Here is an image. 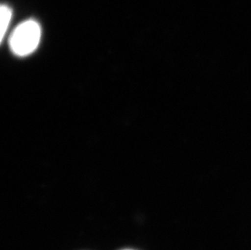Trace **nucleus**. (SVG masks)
I'll return each mask as SVG.
<instances>
[{"mask_svg":"<svg viewBox=\"0 0 251 250\" xmlns=\"http://www.w3.org/2000/svg\"><path fill=\"white\" fill-rule=\"evenodd\" d=\"M41 36L40 25L34 20H28L22 22L12 32L9 39L10 48L18 56H26L38 48Z\"/></svg>","mask_w":251,"mask_h":250,"instance_id":"obj_1","label":"nucleus"},{"mask_svg":"<svg viewBox=\"0 0 251 250\" xmlns=\"http://www.w3.org/2000/svg\"><path fill=\"white\" fill-rule=\"evenodd\" d=\"M12 10L7 5H2L1 6V41L3 40L5 33L7 32L10 22L12 20Z\"/></svg>","mask_w":251,"mask_h":250,"instance_id":"obj_2","label":"nucleus"},{"mask_svg":"<svg viewBox=\"0 0 251 250\" xmlns=\"http://www.w3.org/2000/svg\"></svg>","mask_w":251,"mask_h":250,"instance_id":"obj_3","label":"nucleus"}]
</instances>
